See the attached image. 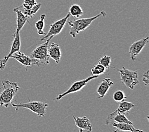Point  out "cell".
Returning <instances> with one entry per match:
<instances>
[{
  "label": "cell",
  "instance_id": "obj_18",
  "mask_svg": "<svg viewBox=\"0 0 149 132\" xmlns=\"http://www.w3.org/2000/svg\"><path fill=\"white\" fill-rule=\"evenodd\" d=\"M69 13L70 15L74 17H80L83 15V11L81 6L78 5H72L69 9Z\"/></svg>",
  "mask_w": 149,
  "mask_h": 132
},
{
  "label": "cell",
  "instance_id": "obj_5",
  "mask_svg": "<svg viewBox=\"0 0 149 132\" xmlns=\"http://www.w3.org/2000/svg\"><path fill=\"white\" fill-rule=\"evenodd\" d=\"M54 37H49L44 43L37 46V47L31 53L30 57L37 61L40 65H48L49 63V57L48 54V44L52 39Z\"/></svg>",
  "mask_w": 149,
  "mask_h": 132
},
{
  "label": "cell",
  "instance_id": "obj_2",
  "mask_svg": "<svg viewBox=\"0 0 149 132\" xmlns=\"http://www.w3.org/2000/svg\"><path fill=\"white\" fill-rule=\"evenodd\" d=\"M2 85L3 91L0 94V105L8 108L11 104L20 88L15 82H11L8 80H3Z\"/></svg>",
  "mask_w": 149,
  "mask_h": 132
},
{
  "label": "cell",
  "instance_id": "obj_15",
  "mask_svg": "<svg viewBox=\"0 0 149 132\" xmlns=\"http://www.w3.org/2000/svg\"><path fill=\"white\" fill-rule=\"evenodd\" d=\"M112 125H113V126L116 127L118 130L130 131L131 132H145L143 130L136 129V128L134 127L133 124L114 123H113Z\"/></svg>",
  "mask_w": 149,
  "mask_h": 132
},
{
  "label": "cell",
  "instance_id": "obj_6",
  "mask_svg": "<svg viewBox=\"0 0 149 132\" xmlns=\"http://www.w3.org/2000/svg\"><path fill=\"white\" fill-rule=\"evenodd\" d=\"M70 15V13H68L65 17H63L62 19L56 20V22L50 25V27H49L48 33L43 36V37L41 38L40 41H45L47 40L49 37H54L55 36L61 33L63 28H64Z\"/></svg>",
  "mask_w": 149,
  "mask_h": 132
},
{
  "label": "cell",
  "instance_id": "obj_12",
  "mask_svg": "<svg viewBox=\"0 0 149 132\" xmlns=\"http://www.w3.org/2000/svg\"><path fill=\"white\" fill-rule=\"evenodd\" d=\"M73 119L75 121L76 126L79 129V132H83V130L86 132H91L92 131L91 124L86 116L79 117L73 116Z\"/></svg>",
  "mask_w": 149,
  "mask_h": 132
},
{
  "label": "cell",
  "instance_id": "obj_9",
  "mask_svg": "<svg viewBox=\"0 0 149 132\" xmlns=\"http://www.w3.org/2000/svg\"><path fill=\"white\" fill-rule=\"evenodd\" d=\"M149 37L147 36L141 40H137L130 46L129 49V53L130 55V58L132 61H135L137 56L140 54V52L145 47V45L148 42Z\"/></svg>",
  "mask_w": 149,
  "mask_h": 132
},
{
  "label": "cell",
  "instance_id": "obj_26",
  "mask_svg": "<svg viewBox=\"0 0 149 132\" xmlns=\"http://www.w3.org/2000/svg\"><path fill=\"white\" fill-rule=\"evenodd\" d=\"M0 89H1V88H0Z\"/></svg>",
  "mask_w": 149,
  "mask_h": 132
},
{
  "label": "cell",
  "instance_id": "obj_3",
  "mask_svg": "<svg viewBox=\"0 0 149 132\" xmlns=\"http://www.w3.org/2000/svg\"><path fill=\"white\" fill-rule=\"evenodd\" d=\"M11 105L15 108L16 111L18 110L19 108H26L29 109L32 112L36 113L40 117H45L46 115V111L48 106L47 103L40 102V101H29L27 103H11Z\"/></svg>",
  "mask_w": 149,
  "mask_h": 132
},
{
  "label": "cell",
  "instance_id": "obj_8",
  "mask_svg": "<svg viewBox=\"0 0 149 132\" xmlns=\"http://www.w3.org/2000/svg\"><path fill=\"white\" fill-rule=\"evenodd\" d=\"M13 36L14 38V40L13 41L11 50H10L9 53L7 55H6L3 59L0 60V69L1 70H3L5 69L6 64L8 61V59L11 57V56L13 54V53L20 51V50L21 42H20V33H17V32H15V33L13 34Z\"/></svg>",
  "mask_w": 149,
  "mask_h": 132
},
{
  "label": "cell",
  "instance_id": "obj_7",
  "mask_svg": "<svg viewBox=\"0 0 149 132\" xmlns=\"http://www.w3.org/2000/svg\"><path fill=\"white\" fill-rule=\"evenodd\" d=\"M99 76H89L88 78H86V79H84L82 80H80V81H77L76 82H74V83H72V85L70 86V87L66 91L63 92V94H61L58 95L57 97H56L54 101H60V99H62L63 97H64L65 96L70 94H73V93H76L79 91L80 90H82V89L86 86L87 85V83L88 82L91 81L92 80H94L96 79V78H98Z\"/></svg>",
  "mask_w": 149,
  "mask_h": 132
},
{
  "label": "cell",
  "instance_id": "obj_25",
  "mask_svg": "<svg viewBox=\"0 0 149 132\" xmlns=\"http://www.w3.org/2000/svg\"><path fill=\"white\" fill-rule=\"evenodd\" d=\"M113 132H118V130H114Z\"/></svg>",
  "mask_w": 149,
  "mask_h": 132
},
{
  "label": "cell",
  "instance_id": "obj_17",
  "mask_svg": "<svg viewBox=\"0 0 149 132\" xmlns=\"http://www.w3.org/2000/svg\"><path fill=\"white\" fill-rule=\"evenodd\" d=\"M46 19L45 14H42L40 17V19L38 20L35 23V27L38 31V34L40 36H45L46 33L43 31V29L45 27V20Z\"/></svg>",
  "mask_w": 149,
  "mask_h": 132
},
{
  "label": "cell",
  "instance_id": "obj_16",
  "mask_svg": "<svg viewBox=\"0 0 149 132\" xmlns=\"http://www.w3.org/2000/svg\"><path fill=\"white\" fill-rule=\"evenodd\" d=\"M135 106L136 105L134 103L130 102H126L125 101L121 102H119V108L115 110V112L123 114V115H125V114H128L131 109L134 108Z\"/></svg>",
  "mask_w": 149,
  "mask_h": 132
},
{
  "label": "cell",
  "instance_id": "obj_4",
  "mask_svg": "<svg viewBox=\"0 0 149 132\" xmlns=\"http://www.w3.org/2000/svg\"><path fill=\"white\" fill-rule=\"evenodd\" d=\"M110 67L118 71L120 76V81L126 87L133 90L134 87L139 83L137 71L129 70L125 67H123L122 69H118L113 66H111Z\"/></svg>",
  "mask_w": 149,
  "mask_h": 132
},
{
  "label": "cell",
  "instance_id": "obj_10",
  "mask_svg": "<svg viewBox=\"0 0 149 132\" xmlns=\"http://www.w3.org/2000/svg\"><path fill=\"white\" fill-rule=\"evenodd\" d=\"M10 58L15 59L26 67H31L34 65H37L38 66H40L36 60L31 58L30 56L26 55L24 53L20 51L13 53Z\"/></svg>",
  "mask_w": 149,
  "mask_h": 132
},
{
  "label": "cell",
  "instance_id": "obj_11",
  "mask_svg": "<svg viewBox=\"0 0 149 132\" xmlns=\"http://www.w3.org/2000/svg\"><path fill=\"white\" fill-rule=\"evenodd\" d=\"M13 12L17 15V26L15 32H17V33H20V31L22 30L26 23L27 22H29V19L30 18L27 17L24 15L22 10H21V6L17 7V8H14Z\"/></svg>",
  "mask_w": 149,
  "mask_h": 132
},
{
  "label": "cell",
  "instance_id": "obj_23",
  "mask_svg": "<svg viewBox=\"0 0 149 132\" xmlns=\"http://www.w3.org/2000/svg\"><path fill=\"white\" fill-rule=\"evenodd\" d=\"M36 4L37 3L36 0H24L22 5V8H23L24 10H28L31 8L32 7Z\"/></svg>",
  "mask_w": 149,
  "mask_h": 132
},
{
  "label": "cell",
  "instance_id": "obj_21",
  "mask_svg": "<svg viewBox=\"0 0 149 132\" xmlns=\"http://www.w3.org/2000/svg\"><path fill=\"white\" fill-rule=\"evenodd\" d=\"M127 98L125 94L122 90H118L114 92L113 94V101L116 102H121L123 101H125Z\"/></svg>",
  "mask_w": 149,
  "mask_h": 132
},
{
  "label": "cell",
  "instance_id": "obj_19",
  "mask_svg": "<svg viewBox=\"0 0 149 132\" xmlns=\"http://www.w3.org/2000/svg\"><path fill=\"white\" fill-rule=\"evenodd\" d=\"M91 71L93 76H100L101 74L107 73L108 70L101 64H98L97 65H95L92 67Z\"/></svg>",
  "mask_w": 149,
  "mask_h": 132
},
{
  "label": "cell",
  "instance_id": "obj_24",
  "mask_svg": "<svg viewBox=\"0 0 149 132\" xmlns=\"http://www.w3.org/2000/svg\"><path fill=\"white\" fill-rule=\"evenodd\" d=\"M148 72L149 71L147 70L142 76V81L145 85V86H148L149 83V80H148Z\"/></svg>",
  "mask_w": 149,
  "mask_h": 132
},
{
  "label": "cell",
  "instance_id": "obj_14",
  "mask_svg": "<svg viewBox=\"0 0 149 132\" xmlns=\"http://www.w3.org/2000/svg\"><path fill=\"white\" fill-rule=\"evenodd\" d=\"M113 85V83L110 78H104L97 90V94L99 95L98 98H102L105 97L109 90Z\"/></svg>",
  "mask_w": 149,
  "mask_h": 132
},
{
  "label": "cell",
  "instance_id": "obj_13",
  "mask_svg": "<svg viewBox=\"0 0 149 132\" xmlns=\"http://www.w3.org/2000/svg\"><path fill=\"white\" fill-rule=\"evenodd\" d=\"M48 54L49 57L54 60V61L56 64H58L60 62L62 52L60 46L58 44L55 43H53L50 46H48Z\"/></svg>",
  "mask_w": 149,
  "mask_h": 132
},
{
  "label": "cell",
  "instance_id": "obj_22",
  "mask_svg": "<svg viewBox=\"0 0 149 132\" xmlns=\"http://www.w3.org/2000/svg\"><path fill=\"white\" fill-rule=\"evenodd\" d=\"M98 64H101L102 66L105 67L106 69L108 71L111 67V58L110 56L108 55H104L102 57L98 60Z\"/></svg>",
  "mask_w": 149,
  "mask_h": 132
},
{
  "label": "cell",
  "instance_id": "obj_20",
  "mask_svg": "<svg viewBox=\"0 0 149 132\" xmlns=\"http://www.w3.org/2000/svg\"><path fill=\"white\" fill-rule=\"evenodd\" d=\"M41 6V3H38V4L37 3L36 5H34V6L32 7L31 8L28 9V10H24L22 12L25 15L31 19V18L33 17L35 14L38 12V10H40Z\"/></svg>",
  "mask_w": 149,
  "mask_h": 132
},
{
  "label": "cell",
  "instance_id": "obj_1",
  "mask_svg": "<svg viewBox=\"0 0 149 132\" xmlns=\"http://www.w3.org/2000/svg\"><path fill=\"white\" fill-rule=\"evenodd\" d=\"M105 17L106 13L104 11H102L98 15L90 18H84L73 20H67V23L69 25V34L72 38H76V36L80 32L84 31L95 20L100 17Z\"/></svg>",
  "mask_w": 149,
  "mask_h": 132
}]
</instances>
